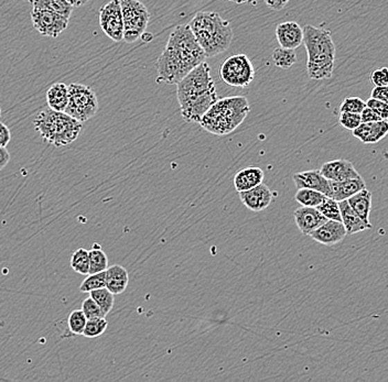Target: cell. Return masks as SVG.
I'll return each instance as SVG.
<instances>
[{"mask_svg": "<svg viewBox=\"0 0 388 382\" xmlns=\"http://www.w3.org/2000/svg\"><path fill=\"white\" fill-rule=\"evenodd\" d=\"M272 61L277 68L288 70L297 62V54L291 48H277L272 52Z\"/></svg>", "mask_w": 388, "mask_h": 382, "instance_id": "f1b7e54d", "label": "cell"}, {"mask_svg": "<svg viewBox=\"0 0 388 382\" xmlns=\"http://www.w3.org/2000/svg\"><path fill=\"white\" fill-rule=\"evenodd\" d=\"M352 132L354 137L358 138L364 145H374L380 143L387 135V119L373 122H361Z\"/></svg>", "mask_w": 388, "mask_h": 382, "instance_id": "e0dca14e", "label": "cell"}, {"mask_svg": "<svg viewBox=\"0 0 388 382\" xmlns=\"http://www.w3.org/2000/svg\"><path fill=\"white\" fill-rule=\"evenodd\" d=\"M100 26L108 38L121 42L124 40V22L121 0H111L100 9Z\"/></svg>", "mask_w": 388, "mask_h": 382, "instance_id": "8fae6325", "label": "cell"}, {"mask_svg": "<svg viewBox=\"0 0 388 382\" xmlns=\"http://www.w3.org/2000/svg\"><path fill=\"white\" fill-rule=\"evenodd\" d=\"M365 105L367 107L371 108L375 113L380 115V118L387 119L388 118V104L385 102H382V100H374V98H369L367 102H365Z\"/></svg>", "mask_w": 388, "mask_h": 382, "instance_id": "f35d334b", "label": "cell"}, {"mask_svg": "<svg viewBox=\"0 0 388 382\" xmlns=\"http://www.w3.org/2000/svg\"><path fill=\"white\" fill-rule=\"evenodd\" d=\"M321 174L326 180L344 181L349 179L360 178L361 175L356 171L355 167L350 160L337 159L326 162L320 169Z\"/></svg>", "mask_w": 388, "mask_h": 382, "instance_id": "9a60e30c", "label": "cell"}, {"mask_svg": "<svg viewBox=\"0 0 388 382\" xmlns=\"http://www.w3.org/2000/svg\"><path fill=\"white\" fill-rule=\"evenodd\" d=\"M33 127L46 143L59 148L74 143L81 134L83 124L64 111L48 107L37 115Z\"/></svg>", "mask_w": 388, "mask_h": 382, "instance_id": "5b68a950", "label": "cell"}, {"mask_svg": "<svg viewBox=\"0 0 388 382\" xmlns=\"http://www.w3.org/2000/svg\"><path fill=\"white\" fill-rule=\"evenodd\" d=\"M24 1H29V3H31V0H24Z\"/></svg>", "mask_w": 388, "mask_h": 382, "instance_id": "681fc988", "label": "cell"}, {"mask_svg": "<svg viewBox=\"0 0 388 382\" xmlns=\"http://www.w3.org/2000/svg\"><path fill=\"white\" fill-rule=\"evenodd\" d=\"M48 107L53 111H64L69 102V87L64 83H55L46 92Z\"/></svg>", "mask_w": 388, "mask_h": 382, "instance_id": "d4e9b609", "label": "cell"}, {"mask_svg": "<svg viewBox=\"0 0 388 382\" xmlns=\"http://www.w3.org/2000/svg\"><path fill=\"white\" fill-rule=\"evenodd\" d=\"M371 81L375 87H387L388 85V70L387 68L380 69L374 71L371 74Z\"/></svg>", "mask_w": 388, "mask_h": 382, "instance_id": "ab89813d", "label": "cell"}, {"mask_svg": "<svg viewBox=\"0 0 388 382\" xmlns=\"http://www.w3.org/2000/svg\"><path fill=\"white\" fill-rule=\"evenodd\" d=\"M339 121L343 128L351 130V131H353L362 122L360 113H345V111L340 113Z\"/></svg>", "mask_w": 388, "mask_h": 382, "instance_id": "74e56055", "label": "cell"}, {"mask_svg": "<svg viewBox=\"0 0 388 382\" xmlns=\"http://www.w3.org/2000/svg\"><path fill=\"white\" fill-rule=\"evenodd\" d=\"M225 1H229V3H238V5H242V3H251V5H256V0H225Z\"/></svg>", "mask_w": 388, "mask_h": 382, "instance_id": "7dc6e473", "label": "cell"}, {"mask_svg": "<svg viewBox=\"0 0 388 382\" xmlns=\"http://www.w3.org/2000/svg\"><path fill=\"white\" fill-rule=\"evenodd\" d=\"M100 288H105V271L87 275L80 286V291L83 293H89L91 291Z\"/></svg>", "mask_w": 388, "mask_h": 382, "instance_id": "d6a6232c", "label": "cell"}, {"mask_svg": "<svg viewBox=\"0 0 388 382\" xmlns=\"http://www.w3.org/2000/svg\"><path fill=\"white\" fill-rule=\"evenodd\" d=\"M387 94V87H375L374 89H372V92H371V98L388 102Z\"/></svg>", "mask_w": 388, "mask_h": 382, "instance_id": "b9f144b4", "label": "cell"}, {"mask_svg": "<svg viewBox=\"0 0 388 382\" xmlns=\"http://www.w3.org/2000/svg\"><path fill=\"white\" fill-rule=\"evenodd\" d=\"M10 161V154L7 147H0V171L5 169Z\"/></svg>", "mask_w": 388, "mask_h": 382, "instance_id": "f6af8a7d", "label": "cell"}, {"mask_svg": "<svg viewBox=\"0 0 388 382\" xmlns=\"http://www.w3.org/2000/svg\"><path fill=\"white\" fill-rule=\"evenodd\" d=\"M130 282V275L124 266L119 264L108 266L105 270V288L114 295L121 294L126 290Z\"/></svg>", "mask_w": 388, "mask_h": 382, "instance_id": "44dd1931", "label": "cell"}, {"mask_svg": "<svg viewBox=\"0 0 388 382\" xmlns=\"http://www.w3.org/2000/svg\"><path fill=\"white\" fill-rule=\"evenodd\" d=\"M121 7L124 22V41L127 44H134L146 33L150 14L141 0H121Z\"/></svg>", "mask_w": 388, "mask_h": 382, "instance_id": "ba28073f", "label": "cell"}, {"mask_svg": "<svg viewBox=\"0 0 388 382\" xmlns=\"http://www.w3.org/2000/svg\"><path fill=\"white\" fill-rule=\"evenodd\" d=\"M71 266L73 271L78 275H87L89 273V251L85 248H78L71 257Z\"/></svg>", "mask_w": 388, "mask_h": 382, "instance_id": "f546056e", "label": "cell"}, {"mask_svg": "<svg viewBox=\"0 0 388 382\" xmlns=\"http://www.w3.org/2000/svg\"><path fill=\"white\" fill-rule=\"evenodd\" d=\"M303 42L307 50V71L311 80L321 81L331 78L335 71V44L329 30L307 24Z\"/></svg>", "mask_w": 388, "mask_h": 382, "instance_id": "7a4b0ae2", "label": "cell"}, {"mask_svg": "<svg viewBox=\"0 0 388 382\" xmlns=\"http://www.w3.org/2000/svg\"><path fill=\"white\" fill-rule=\"evenodd\" d=\"M107 326L108 322L105 318H87L82 335L87 338H97L105 333Z\"/></svg>", "mask_w": 388, "mask_h": 382, "instance_id": "1f68e13d", "label": "cell"}, {"mask_svg": "<svg viewBox=\"0 0 388 382\" xmlns=\"http://www.w3.org/2000/svg\"><path fill=\"white\" fill-rule=\"evenodd\" d=\"M82 311L87 318H105V313L103 312L100 305L89 296V299H85L82 303Z\"/></svg>", "mask_w": 388, "mask_h": 382, "instance_id": "8d00e7d4", "label": "cell"}, {"mask_svg": "<svg viewBox=\"0 0 388 382\" xmlns=\"http://www.w3.org/2000/svg\"><path fill=\"white\" fill-rule=\"evenodd\" d=\"M251 111L247 98L231 96L218 98L200 120L203 129L216 136L229 135L238 129Z\"/></svg>", "mask_w": 388, "mask_h": 382, "instance_id": "277c9868", "label": "cell"}, {"mask_svg": "<svg viewBox=\"0 0 388 382\" xmlns=\"http://www.w3.org/2000/svg\"><path fill=\"white\" fill-rule=\"evenodd\" d=\"M33 9H44L70 19L73 7L67 0H31Z\"/></svg>", "mask_w": 388, "mask_h": 382, "instance_id": "484cf974", "label": "cell"}, {"mask_svg": "<svg viewBox=\"0 0 388 382\" xmlns=\"http://www.w3.org/2000/svg\"><path fill=\"white\" fill-rule=\"evenodd\" d=\"M238 195H240L242 204L245 205L248 210L256 212V213L268 208L274 199L272 190L264 182L255 186L253 189L238 192Z\"/></svg>", "mask_w": 388, "mask_h": 382, "instance_id": "4fadbf2b", "label": "cell"}, {"mask_svg": "<svg viewBox=\"0 0 388 382\" xmlns=\"http://www.w3.org/2000/svg\"><path fill=\"white\" fill-rule=\"evenodd\" d=\"M290 0H264L268 8L274 11H279L286 7Z\"/></svg>", "mask_w": 388, "mask_h": 382, "instance_id": "ee69618b", "label": "cell"}, {"mask_svg": "<svg viewBox=\"0 0 388 382\" xmlns=\"http://www.w3.org/2000/svg\"><path fill=\"white\" fill-rule=\"evenodd\" d=\"M189 27L206 57L227 51L234 38L231 22L213 11H199L192 18Z\"/></svg>", "mask_w": 388, "mask_h": 382, "instance_id": "3957f363", "label": "cell"}, {"mask_svg": "<svg viewBox=\"0 0 388 382\" xmlns=\"http://www.w3.org/2000/svg\"><path fill=\"white\" fill-rule=\"evenodd\" d=\"M100 108L94 91L84 84L69 85V102L64 113L80 122H85L96 115Z\"/></svg>", "mask_w": 388, "mask_h": 382, "instance_id": "52a82bcc", "label": "cell"}, {"mask_svg": "<svg viewBox=\"0 0 388 382\" xmlns=\"http://www.w3.org/2000/svg\"><path fill=\"white\" fill-rule=\"evenodd\" d=\"M87 318L82 310H74L69 315V331L74 335L83 334L84 327L87 324Z\"/></svg>", "mask_w": 388, "mask_h": 382, "instance_id": "e575fe53", "label": "cell"}, {"mask_svg": "<svg viewBox=\"0 0 388 382\" xmlns=\"http://www.w3.org/2000/svg\"><path fill=\"white\" fill-rule=\"evenodd\" d=\"M224 83L233 87H247L254 81L256 71L245 54H235L227 57L218 71Z\"/></svg>", "mask_w": 388, "mask_h": 382, "instance_id": "9c48e42d", "label": "cell"}, {"mask_svg": "<svg viewBox=\"0 0 388 382\" xmlns=\"http://www.w3.org/2000/svg\"><path fill=\"white\" fill-rule=\"evenodd\" d=\"M89 296L96 302L97 304L100 305L103 312L105 313L106 315L113 310L114 303H115L114 296L115 295L108 289L100 288L91 291Z\"/></svg>", "mask_w": 388, "mask_h": 382, "instance_id": "4dcf8cb0", "label": "cell"}, {"mask_svg": "<svg viewBox=\"0 0 388 382\" xmlns=\"http://www.w3.org/2000/svg\"><path fill=\"white\" fill-rule=\"evenodd\" d=\"M317 210L320 212L326 219L341 221V213H340L339 202L331 197H326L324 202L317 206Z\"/></svg>", "mask_w": 388, "mask_h": 382, "instance_id": "836d02e7", "label": "cell"}, {"mask_svg": "<svg viewBox=\"0 0 388 382\" xmlns=\"http://www.w3.org/2000/svg\"><path fill=\"white\" fill-rule=\"evenodd\" d=\"M89 273L105 271L108 268V258L98 244H94L89 251Z\"/></svg>", "mask_w": 388, "mask_h": 382, "instance_id": "4316f807", "label": "cell"}, {"mask_svg": "<svg viewBox=\"0 0 388 382\" xmlns=\"http://www.w3.org/2000/svg\"><path fill=\"white\" fill-rule=\"evenodd\" d=\"M31 21L41 35L48 38H58L69 26L70 19L44 9H33Z\"/></svg>", "mask_w": 388, "mask_h": 382, "instance_id": "7c38bea8", "label": "cell"}, {"mask_svg": "<svg viewBox=\"0 0 388 382\" xmlns=\"http://www.w3.org/2000/svg\"><path fill=\"white\" fill-rule=\"evenodd\" d=\"M329 184L331 189L330 197L337 202L348 199L349 197L367 188V184L362 176L344 181H329Z\"/></svg>", "mask_w": 388, "mask_h": 382, "instance_id": "ffe728a7", "label": "cell"}, {"mask_svg": "<svg viewBox=\"0 0 388 382\" xmlns=\"http://www.w3.org/2000/svg\"><path fill=\"white\" fill-rule=\"evenodd\" d=\"M360 116H361L362 122H373V121L383 120V119L380 118V115H378L373 109L369 107L364 108L363 111L360 113Z\"/></svg>", "mask_w": 388, "mask_h": 382, "instance_id": "60d3db41", "label": "cell"}, {"mask_svg": "<svg viewBox=\"0 0 388 382\" xmlns=\"http://www.w3.org/2000/svg\"><path fill=\"white\" fill-rule=\"evenodd\" d=\"M326 197H326L324 194L320 193V192L302 188V189H298L294 199H296L297 203H299L301 206L317 208L318 205L324 202Z\"/></svg>", "mask_w": 388, "mask_h": 382, "instance_id": "83f0119b", "label": "cell"}, {"mask_svg": "<svg viewBox=\"0 0 388 382\" xmlns=\"http://www.w3.org/2000/svg\"><path fill=\"white\" fill-rule=\"evenodd\" d=\"M339 208L340 213H341V223L344 226L346 235L358 234L367 229L372 228L371 224L364 223L361 218L354 213L346 199L340 201Z\"/></svg>", "mask_w": 388, "mask_h": 382, "instance_id": "7402d4cb", "label": "cell"}, {"mask_svg": "<svg viewBox=\"0 0 388 382\" xmlns=\"http://www.w3.org/2000/svg\"><path fill=\"white\" fill-rule=\"evenodd\" d=\"M294 182L297 189L306 188V189L320 192L328 197L331 195L329 180H326L324 175L321 174L320 170H310V171L296 173L294 174Z\"/></svg>", "mask_w": 388, "mask_h": 382, "instance_id": "ac0fdd59", "label": "cell"}, {"mask_svg": "<svg viewBox=\"0 0 388 382\" xmlns=\"http://www.w3.org/2000/svg\"><path fill=\"white\" fill-rule=\"evenodd\" d=\"M294 221L297 227L303 235H309L315 232V229L326 223L328 219L317 210V208H308L301 206L297 208L294 213Z\"/></svg>", "mask_w": 388, "mask_h": 382, "instance_id": "d6986e66", "label": "cell"}, {"mask_svg": "<svg viewBox=\"0 0 388 382\" xmlns=\"http://www.w3.org/2000/svg\"><path fill=\"white\" fill-rule=\"evenodd\" d=\"M346 201L354 213L359 216L364 223L371 224L369 214L372 210V193L367 188L349 197Z\"/></svg>", "mask_w": 388, "mask_h": 382, "instance_id": "cb8c5ba5", "label": "cell"}, {"mask_svg": "<svg viewBox=\"0 0 388 382\" xmlns=\"http://www.w3.org/2000/svg\"><path fill=\"white\" fill-rule=\"evenodd\" d=\"M264 171L261 167H248L238 171L234 176L235 190L247 191L264 182Z\"/></svg>", "mask_w": 388, "mask_h": 382, "instance_id": "603a6c76", "label": "cell"}, {"mask_svg": "<svg viewBox=\"0 0 388 382\" xmlns=\"http://www.w3.org/2000/svg\"><path fill=\"white\" fill-rule=\"evenodd\" d=\"M69 3L74 7V8H78V7H82V6L87 5L89 0H67Z\"/></svg>", "mask_w": 388, "mask_h": 382, "instance_id": "bcb514c9", "label": "cell"}, {"mask_svg": "<svg viewBox=\"0 0 388 382\" xmlns=\"http://www.w3.org/2000/svg\"><path fill=\"white\" fill-rule=\"evenodd\" d=\"M309 236L321 245L333 246L344 239L346 232L341 221L328 219Z\"/></svg>", "mask_w": 388, "mask_h": 382, "instance_id": "5bb4252c", "label": "cell"}, {"mask_svg": "<svg viewBox=\"0 0 388 382\" xmlns=\"http://www.w3.org/2000/svg\"><path fill=\"white\" fill-rule=\"evenodd\" d=\"M167 46L177 52L189 71L193 70L206 59V55L192 33L189 24H181L175 27L173 33H170Z\"/></svg>", "mask_w": 388, "mask_h": 382, "instance_id": "8992f818", "label": "cell"}, {"mask_svg": "<svg viewBox=\"0 0 388 382\" xmlns=\"http://www.w3.org/2000/svg\"><path fill=\"white\" fill-rule=\"evenodd\" d=\"M157 78L158 84L165 83L175 85L190 72L186 68L177 52L173 48L166 46L157 61Z\"/></svg>", "mask_w": 388, "mask_h": 382, "instance_id": "30bf717a", "label": "cell"}, {"mask_svg": "<svg viewBox=\"0 0 388 382\" xmlns=\"http://www.w3.org/2000/svg\"><path fill=\"white\" fill-rule=\"evenodd\" d=\"M365 107H367L365 102L360 97H346L343 100L340 111L341 113L345 111V113H361Z\"/></svg>", "mask_w": 388, "mask_h": 382, "instance_id": "d590c367", "label": "cell"}, {"mask_svg": "<svg viewBox=\"0 0 388 382\" xmlns=\"http://www.w3.org/2000/svg\"><path fill=\"white\" fill-rule=\"evenodd\" d=\"M0 119H1V107H0Z\"/></svg>", "mask_w": 388, "mask_h": 382, "instance_id": "c3c4849f", "label": "cell"}, {"mask_svg": "<svg viewBox=\"0 0 388 382\" xmlns=\"http://www.w3.org/2000/svg\"><path fill=\"white\" fill-rule=\"evenodd\" d=\"M276 39L281 48L296 50L303 42V29L294 21H285L276 28Z\"/></svg>", "mask_w": 388, "mask_h": 382, "instance_id": "2e32d148", "label": "cell"}, {"mask_svg": "<svg viewBox=\"0 0 388 382\" xmlns=\"http://www.w3.org/2000/svg\"><path fill=\"white\" fill-rule=\"evenodd\" d=\"M11 140V132L7 125L0 121V147H7Z\"/></svg>", "mask_w": 388, "mask_h": 382, "instance_id": "7bdbcfd3", "label": "cell"}, {"mask_svg": "<svg viewBox=\"0 0 388 382\" xmlns=\"http://www.w3.org/2000/svg\"><path fill=\"white\" fill-rule=\"evenodd\" d=\"M175 85L181 115L188 122H200L209 108L218 100L210 66L205 61Z\"/></svg>", "mask_w": 388, "mask_h": 382, "instance_id": "6da1fadb", "label": "cell"}]
</instances>
